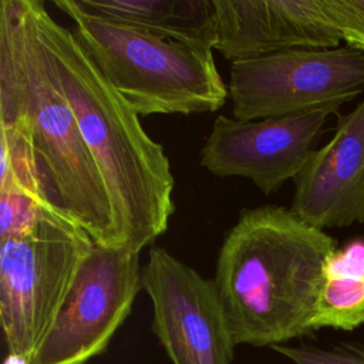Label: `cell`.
<instances>
[{
  "label": "cell",
  "instance_id": "10",
  "mask_svg": "<svg viewBox=\"0 0 364 364\" xmlns=\"http://www.w3.org/2000/svg\"><path fill=\"white\" fill-rule=\"evenodd\" d=\"M215 48L235 63L287 50L337 48L343 37L324 0H213Z\"/></svg>",
  "mask_w": 364,
  "mask_h": 364
},
{
  "label": "cell",
  "instance_id": "6",
  "mask_svg": "<svg viewBox=\"0 0 364 364\" xmlns=\"http://www.w3.org/2000/svg\"><path fill=\"white\" fill-rule=\"evenodd\" d=\"M363 90L364 53L348 46L235 61L228 84L232 114L239 121L340 109Z\"/></svg>",
  "mask_w": 364,
  "mask_h": 364
},
{
  "label": "cell",
  "instance_id": "2",
  "mask_svg": "<svg viewBox=\"0 0 364 364\" xmlns=\"http://www.w3.org/2000/svg\"><path fill=\"white\" fill-rule=\"evenodd\" d=\"M34 14L38 37L105 183L118 247L139 253L166 230L173 213L169 159L73 30L58 24L40 0H34Z\"/></svg>",
  "mask_w": 364,
  "mask_h": 364
},
{
  "label": "cell",
  "instance_id": "8",
  "mask_svg": "<svg viewBox=\"0 0 364 364\" xmlns=\"http://www.w3.org/2000/svg\"><path fill=\"white\" fill-rule=\"evenodd\" d=\"M154 307L152 330L172 364H230L235 341L215 282L152 247L141 274Z\"/></svg>",
  "mask_w": 364,
  "mask_h": 364
},
{
  "label": "cell",
  "instance_id": "5",
  "mask_svg": "<svg viewBox=\"0 0 364 364\" xmlns=\"http://www.w3.org/2000/svg\"><path fill=\"white\" fill-rule=\"evenodd\" d=\"M92 245L87 232L57 215L27 236L0 242V318L13 358L30 363Z\"/></svg>",
  "mask_w": 364,
  "mask_h": 364
},
{
  "label": "cell",
  "instance_id": "12",
  "mask_svg": "<svg viewBox=\"0 0 364 364\" xmlns=\"http://www.w3.org/2000/svg\"><path fill=\"white\" fill-rule=\"evenodd\" d=\"M77 4L161 38L206 50L218 41L213 0H78Z\"/></svg>",
  "mask_w": 364,
  "mask_h": 364
},
{
  "label": "cell",
  "instance_id": "4",
  "mask_svg": "<svg viewBox=\"0 0 364 364\" xmlns=\"http://www.w3.org/2000/svg\"><path fill=\"white\" fill-rule=\"evenodd\" d=\"M105 81L138 115L213 112L229 97L212 50L161 38L88 13L75 0H54Z\"/></svg>",
  "mask_w": 364,
  "mask_h": 364
},
{
  "label": "cell",
  "instance_id": "14",
  "mask_svg": "<svg viewBox=\"0 0 364 364\" xmlns=\"http://www.w3.org/2000/svg\"><path fill=\"white\" fill-rule=\"evenodd\" d=\"M50 215L40 199L17 189H0V242L33 233Z\"/></svg>",
  "mask_w": 364,
  "mask_h": 364
},
{
  "label": "cell",
  "instance_id": "15",
  "mask_svg": "<svg viewBox=\"0 0 364 364\" xmlns=\"http://www.w3.org/2000/svg\"><path fill=\"white\" fill-rule=\"evenodd\" d=\"M272 350L294 364H364V344L358 343H341L331 348L280 344Z\"/></svg>",
  "mask_w": 364,
  "mask_h": 364
},
{
  "label": "cell",
  "instance_id": "1",
  "mask_svg": "<svg viewBox=\"0 0 364 364\" xmlns=\"http://www.w3.org/2000/svg\"><path fill=\"white\" fill-rule=\"evenodd\" d=\"M0 124L26 138L46 208L118 247L105 183L38 37L34 0L0 1Z\"/></svg>",
  "mask_w": 364,
  "mask_h": 364
},
{
  "label": "cell",
  "instance_id": "9",
  "mask_svg": "<svg viewBox=\"0 0 364 364\" xmlns=\"http://www.w3.org/2000/svg\"><path fill=\"white\" fill-rule=\"evenodd\" d=\"M331 114L338 109L255 121L219 115L200 149V165L216 176L247 178L263 193H273L306 165Z\"/></svg>",
  "mask_w": 364,
  "mask_h": 364
},
{
  "label": "cell",
  "instance_id": "11",
  "mask_svg": "<svg viewBox=\"0 0 364 364\" xmlns=\"http://www.w3.org/2000/svg\"><path fill=\"white\" fill-rule=\"evenodd\" d=\"M293 181L290 210L306 223L324 230L364 222V98L337 114L333 136Z\"/></svg>",
  "mask_w": 364,
  "mask_h": 364
},
{
  "label": "cell",
  "instance_id": "13",
  "mask_svg": "<svg viewBox=\"0 0 364 364\" xmlns=\"http://www.w3.org/2000/svg\"><path fill=\"white\" fill-rule=\"evenodd\" d=\"M364 326V239L350 240L327 257L313 318L314 330Z\"/></svg>",
  "mask_w": 364,
  "mask_h": 364
},
{
  "label": "cell",
  "instance_id": "7",
  "mask_svg": "<svg viewBox=\"0 0 364 364\" xmlns=\"http://www.w3.org/2000/svg\"><path fill=\"white\" fill-rule=\"evenodd\" d=\"M139 253L94 243L28 364H87L101 354L142 289Z\"/></svg>",
  "mask_w": 364,
  "mask_h": 364
},
{
  "label": "cell",
  "instance_id": "3",
  "mask_svg": "<svg viewBox=\"0 0 364 364\" xmlns=\"http://www.w3.org/2000/svg\"><path fill=\"white\" fill-rule=\"evenodd\" d=\"M336 240L290 209H246L218 253L215 286L236 346L274 347L314 333L323 267Z\"/></svg>",
  "mask_w": 364,
  "mask_h": 364
},
{
  "label": "cell",
  "instance_id": "16",
  "mask_svg": "<svg viewBox=\"0 0 364 364\" xmlns=\"http://www.w3.org/2000/svg\"><path fill=\"white\" fill-rule=\"evenodd\" d=\"M343 41L364 53V0H324Z\"/></svg>",
  "mask_w": 364,
  "mask_h": 364
}]
</instances>
